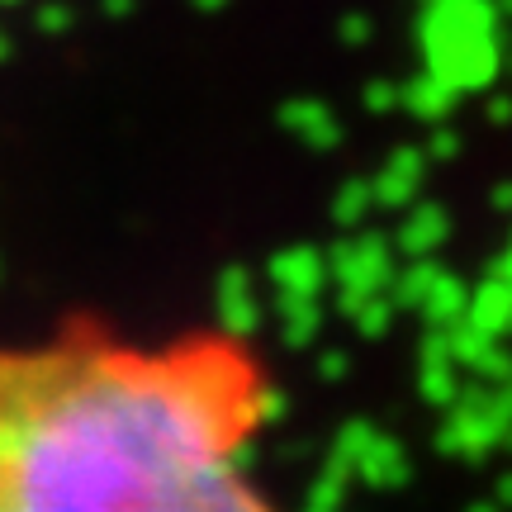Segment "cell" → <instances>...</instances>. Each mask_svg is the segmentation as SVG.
Segmentation results:
<instances>
[{"instance_id":"obj_1","label":"cell","mask_w":512,"mask_h":512,"mask_svg":"<svg viewBox=\"0 0 512 512\" xmlns=\"http://www.w3.org/2000/svg\"><path fill=\"white\" fill-rule=\"evenodd\" d=\"M271 413V370L228 332L0 347V512H275L242 475Z\"/></svg>"}]
</instances>
